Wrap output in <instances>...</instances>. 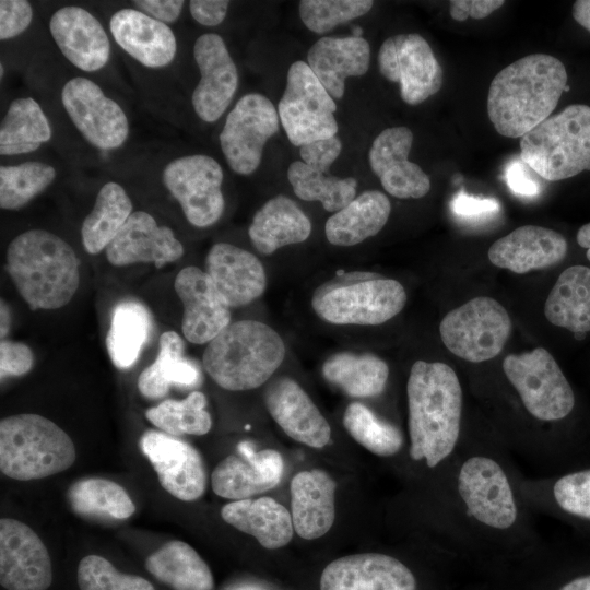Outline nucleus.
<instances>
[{"mask_svg": "<svg viewBox=\"0 0 590 590\" xmlns=\"http://www.w3.org/2000/svg\"><path fill=\"white\" fill-rule=\"evenodd\" d=\"M343 426L358 445L377 457L394 458L403 455L405 438L402 430L361 402H352L346 406Z\"/></svg>", "mask_w": 590, "mask_h": 590, "instance_id": "nucleus-42", "label": "nucleus"}, {"mask_svg": "<svg viewBox=\"0 0 590 590\" xmlns=\"http://www.w3.org/2000/svg\"><path fill=\"white\" fill-rule=\"evenodd\" d=\"M152 327L151 314L141 303L123 300L116 305L106 335V347L117 368H130L138 361Z\"/></svg>", "mask_w": 590, "mask_h": 590, "instance_id": "nucleus-38", "label": "nucleus"}, {"mask_svg": "<svg viewBox=\"0 0 590 590\" xmlns=\"http://www.w3.org/2000/svg\"><path fill=\"white\" fill-rule=\"evenodd\" d=\"M34 364L32 350L24 343L10 340H1L0 343V375L3 380L7 377H20L26 375Z\"/></svg>", "mask_w": 590, "mask_h": 590, "instance_id": "nucleus-49", "label": "nucleus"}, {"mask_svg": "<svg viewBox=\"0 0 590 590\" xmlns=\"http://www.w3.org/2000/svg\"><path fill=\"white\" fill-rule=\"evenodd\" d=\"M311 233V222L300 208L286 196L269 199L253 215L248 228L249 238L262 255L305 241Z\"/></svg>", "mask_w": 590, "mask_h": 590, "instance_id": "nucleus-32", "label": "nucleus"}, {"mask_svg": "<svg viewBox=\"0 0 590 590\" xmlns=\"http://www.w3.org/2000/svg\"><path fill=\"white\" fill-rule=\"evenodd\" d=\"M377 59L381 75L399 83L400 96L409 105L423 103L442 86V69L420 34H398L387 38Z\"/></svg>", "mask_w": 590, "mask_h": 590, "instance_id": "nucleus-14", "label": "nucleus"}, {"mask_svg": "<svg viewBox=\"0 0 590 590\" xmlns=\"http://www.w3.org/2000/svg\"><path fill=\"white\" fill-rule=\"evenodd\" d=\"M174 287L184 305L181 330L189 342L208 344L231 323V307L205 271L184 268Z\"/></svg>", "mask_w": 590, "mask_h": 590, "instance_id": "nucleus-20", "label": "nucleus"}, {"mask_svg": "<svg viewBox=\"0 0 590 590\" xmlns=\"http://www.w3.org/2000/svg\"><path fill=\"white\" fill-rule=\"evenodd\" d=\"M56 178V169L32 161L0 167V206L17 210L43 192Z\"/></svg>", "mask_w": 590, "mask_h": 590, "instance_id": "nucleus-45", "label": "nucleus"}, {"mask_svg": "<svg viewBox=\"0 0 590 590\" xmlns=\"http://www.w3.org/2000/svg\"><path fill=\"white\" fill-rule=\"evenodd\" d=\"M62 105L75 128L94 146L113 150L129 134L125 111L93 81L76 76L61 92Z\"/></svg>", "mask_w": 590, "mask_h": 590, "instance_id": "nucleus-15", "label": "nucleus"}, {"mask_svg": "<svg viewBox=\"0 0 590 590\" xmlns=\"http://www.w3.org/2000/svg\"><path fill=\"white\" fill-rule=\"evenodd\" d=\"M522 475L497 434L467 432L450 463L428 481L424 518L433 542L482 560L540 554L544 541L521 494Z\"/></svg>", "mask_w": 590, "mask_h": 590, "instance_id": "nucleus-1", "label": "nucleus"}, {"mask_svg": "<svg viewBox=\"0 0 590 590\" xmlns=\"http://www.w3.org/2000/svg\"><path fill=\"white\" fill-rule=\"evenodd\" d=\"M229 1L223 0H191L189 10L196 22L205 26L221 24L227 13Z\"/></svg>", "mask_w": 590, "mask_h": 590, "instance_id": "nucleus-54", "label": "nucleus"}, {"mask_svg": "<svg viewBox=\"0 0 590 590\" xmlns=\"http://www.w3.org/2000/svg\"><path fill=\"white\" fill-rule=\"evenodd\" d=\"M352 30H353V31H352V36H354V37H362L363 30H362L359 26H357V25L354 26V25H353V26H352Z\"/></svg>", "mask_w": 590, "mask_h": 590, "instance_id": "nucleus-60", "label": "nucleus"}, {"mask_svg": "<svg viewBox=\"0 0 590 590\" xmlns=\"http://www.w3.org/2000/svg\"><path fill=\"white\" fill-rule=\"evenodd\" d=\"M324 379L353 398L381 394L389 378V366L373 354L340 352L322 365Z\"/></svg>", "mask_w": 590, "mask_h": 590, "instance_id": "nucleus-37", "label": "nucleus"}, {"mask_svg": "<svg viewBox=\"0 0 590 590\" xmlns=\"http://www.w3.org/2000/svg\"><path fill=\"white\" fill-rule=\"evenodd\" d=\"M132 214V202L122 186L106 182L98 191L92 211L82 223V244L88 253L105 250Z\"/></svg>", "mask_w": 590, "mask_h": 590, "instance_id": "nucleus-39", "label": "nucleus"}, {"mask_svg": "<svg viewBox=\"0 0 590 590\" xmlns=\"http://www.w3.org/2000/svg\"><path fill=\"white\" fill-rule=\"evenodd\" d=\"M369 62L370 46L363 37H322L307 54V64L334 99L343 97L345 80L364 75Z\"/></svg>", "mask_w": 590, "mask_h": 590, "instance_id": "nucleus-30", "label": "nucleus"}, {"mask_svg": "<svg viewBox=\"0 0 590 590\" xmlns=\"http://www.w3.org/2000/svg\"><path fill=\"white\" fill-rule=\"evenodd\" d=\"M5 269L33 310L61 308L80 284L79 259L73 248L44 229L26 231L11 240Z\"/></svg>", "mask_w": 590, "mask_h": 590, "instance_id": "nucleus-4", "label": "nucleus"}, {"mask_svg": "<svg viewBox=\"0 0 590 590\" xmlns=\"http://www.w3.org/2000/svg\"><path fill=\"white\" fill-rule=\"evenodd\" d=\"M204 264V271L231 308L250 304L266 290L267 275L261 261L235 245L214 244Z\"/></svg>", "mask_w": 590, "mask_h": 590, "instance_id": "nucleus-26", "label": "nucleus"}, {"mask_svg": "<svg viewBox=\"0 0 590 590\" xmlns=\"http://www.w3.org/2000/svg\"><path fill=\"white\" fill-rule=\"evenodd\" d=\"M374 5L370 0H303L298 13L311 32L324 34L335 26L366 14Z\"/></svg>", "mask_w": 590, "mask_h": 590, "instance_id": "nucleus-46", "label": "nucleus"}, {"mask_svg": "<svg viewBox=\"0 0 590 590\" xmlns=\"http://www.w3.org/2000/svg\"><path fill=\"white\" fill-rule=\"evenodd\" d=\"M511 327V319L499 302L477 296L450 310L439 324V333L453 355L470 363H483L502 352Z\"/></svg>", "mask_w": 590, "mask_h": 590, "instance_id": "nucleus-9", "label": "nucleus"}, {"mask_svg": "<svg viewBox=\"0 0 590 590\" xmlns=\"http://www.w3.org/2000/svg\"><path fill=\"white\" fill-rule=\"evenodd\" d=\"M205 396L194 390L182 400L167 399L145 411V417L161 432L174 437L202 436L210 432L212 417Z\"/></svg>", "mask_w": 590, "mask_h": 590, "instance_id": "nucleus-44", "label": "nucleus"}, {"mask_svg": "<svg viewBox=\"0 0 590 590\" xmlns=\"http://www.w3.org/2000/svg\"><path fill=\"white\" fill-rule=\"evenodd\" d=\"M284 357L285 344L273 328L257 320H239L206 344L202 364L221 388L246 391L266 384Z\"/></svg>", "mask_w": 590, "mask_h": 590, "instance_id": "nucleus-5", "label": "nucleus"}, {"mask_svg": "<svg viewBox=\"0 0 590 590\" xmlns=\"http://www.w3.org/2000/svg\"><path fill=\"white\" fill-rule=\"evenodd\" d=\"M139 446L167 493L184 502H194L203 496L208 472L202 456L193 446L153 429L143 433Z\"/></svg>", "mask_w": 590, "mask_h": 590, "instance_id": "nucleus-16", "label": "nucleus"}, {"mask_svg": "<svg viewBox=\"0 0 590 590\" xmlns=\"http://www.w3.org/2000/svg\"><path fill=\"white\" fill-rule=\"evenodd\" d=\"M521 160L556 181L590 169V107L573 104L520 138Z\"/></svg>", "mask_w": 590, "mask_h": 590, "instance_id": "nucleus-8", "label": "nucleus"}, {"mask_svg": "<svg viewBox=\"0 0 590 590\" xmlns=\"http://www.w3.org/2000/svg\"><path fill=\"white\" fill-rule=\"evenodd\" d=\"M146 570L174 590H213L212 571L188 543L173 540L145 559Z\"/></svg>", "mask_w": 590, "mask_h": 590, "instance_id": "nucleus-36", "label": "nucleus"}, {"mask_svg": "<svg viewBox=\"0 0 590 590\" xmlns=\"http://www.w3.org/2000/svg\"><path fill=\"white\" fill-rule=\"evenodd\" d=\"M223 177L217 161L205 154L173 160L162 174L165 187L180 204L187 221L197 227L211 226L222 216Z\"/></svg>", "mask_w": 590, "mask_h": 590, "instance_id": "nucleus-12", "label": "nucleus"}, {"mask_svg": "<svg viewBox=\"0 0 590 590\" xmlns=\"http://www.w3.org/2000/svg\"><path fill=\"white\" fill-rule=\"evenodd\" d=\"M67 500L74 514L94 520H125L135 506L126 489L103 477L81 479L69 487Z\"/></svg>", "mask_w": 590, "mask_h": 590, "instance_id": "nucleus-40", "label": "nucleus"}, {"mask_svg": "<svg viewBox=\"0 0 590 590\" xmlns=\"http://www.w3.org/2000/svg\"><path fill=\"white\" fill-rule=\"evenodd\" d=\"M279 114L262 94L244 95L228 113L220 134L223 155L231 169L250 175L260 165L268 140L279 130Z\"/></svg>", "mask_w": 590, "mask_h": 590, "instance_id": "nucleus-13", "label": "nucleus"}, {"mask_svg": "<svg viewBox=\"0 0 590 590\" xmlns=\"http://www.w3.org/2000/svg\"><path fill=\"white\" fill-rule=\"evenodd\" d=\"M406 458L430 481L461 447L463 390L457 373L442 362L416 361L406 381Z\"/></svg>", "mask_w": 590, "mask_h": 590, "instance_id": "nucleus-2", "label": "nucleus"}, {"mask_svg": "<svg viewBox=\"0 0 590 590\" xmlns=\"http://www.w3.org/2000/svg\"><path fill=\"white\" fill-rule=\"evenodd\" d=\"M75 461L70 436L38 414L24 413L0 422V469L17 481L44 479L69 469Z\"/></svg>", "mask_w": 590, "mask_h": 590, "instance_id": "nucleus-6", "label": "nucleus"}, {"mask_svg": "<svg viewBox=\"0 0 590 590\" xmlns=\"http://www.w3.org/2000/svg\"><path fill=\"white\" fill-rule=\"evenodd\" d=\"M11 326V314L8 308V306L1 302V338H3L8 334Z\"/></svg>", "mask_w": 590, "mask_h": 590, "instance_id": "nucleus-59", "label": "nucleus"}, {"mask_svg": "<svg viewBox=\"0 0 590 590\" xmlns=\"http://www.w3.org/2000/svg\"><path fill=\"white\" fill-rule=\"evenodd\" d=\"M235 590H255V589L249 586H241V587L236 588Z\"/></svg>", "mask_w": 590, "mask_h": 590, "instance_id": "nucleus-62", "label": "nucleus"}, {"mask_svg": "<svg viewBox=\"0 0 590 590\" xmlns=\"http://www.w3.org/2000/svg\"><path fill=\"white\" fill-rule=\"evenodd\" d=\"M403 285L371 272H347L318 286L311 298L315 312L333 324L376 326L405 306Z\"/></svg>", "mask_w": 590, "mask_h": 590, "instance_id": "nucleus-7", "label": "nucleus"}, {"mask_svg": "<svg viewBox=\"0 0 590 590\" xmlns=\"http://www.w3.org/2000/svg\"><path fill=\"white\" fill-rule=\"evenodd\" d=\"M33 9L25 0L0 1V39L13 38L23 33L31 24Z\"/></svg>", "mask_w": 590, "mask_h": 590, "instance_id": "nucleus-48", "label": "nucleus"}, {"mask_svg": "<svg viewBox=\"0 0 590 590\" xmlns=\"http://www.w3.org/2000/svg\"><path fill=\"white\" fill-rule=\"evenodd\" d=\"M184 3L181 0L133 1L134 7L139 11L165 24L173 23L179 17Z\"/></svg>", "mask_w": 590, "mask_h": 590, "instance_id": "nucleus-55", "label": "nucleus"}, {"mask_svg": "<svg viewBox=\"0 0 590 590\" xmlns=\"http://www.w3.org/2000/svg\"><path fill=\"white\" fill-rule=\"evenodd\" d=\"M391 213V203L378 190H366L326 222L327 240L341 247L357 245L377 235Z\"/></svg>", "mask_w": 590, "mask_h": 590, "instance_id": "nucleus-33", "label": "nucleus"}, {"mask_svg": "<svg viewBox=\"0 0 590 590\" xmlns=\"http://www.w3.org/2000/svg\"><path fill=\"white\" fill-rule=\"evenodd\" d=\"M51 138V128L39 104L31 98L11 102L0 128V154L31 153Z\"/></svg>", "mask_w": 590, "mask_h": 590, "instance_id": "nucleus-41", "label": "nucleus"}, {"mask_svg": "<svg viewBox=\"0 0 590 590\" xmlns=\"http://www.w3.org/2000/svg\"><path fill=\"white\" fill-rule=\"evenodd\" d=\"M76 580L80 590H155L145 578L123 574L98 555H87L80 560Z\"/></svg>", "mask_w": 590, "mask_h": 590, "instance_id": "nucleus-47", "label": "nucleus"}, {"mask_svg": "<svg viewBox=\"0 0 590 590\" xmlns=\"http://www.w3.org/2000/svg\"><path fill=\"white\" fill-rule=\"evenodd\" d=\"M548 322L571 331H590V268L565 269L552 287L544 305Z\"/></svg>", "mask_w": 590, "mask_h": 590, "instance_id": "nucleus-35", "label": "nucleus"}, {"mask_svg": "<svg viewBox=\"0 0 590 590\" xmlns=\"http://www.w3.org/2000/svg\"><path fill=\"white\" fill-rule=\"evenodd\" d=\"M412 143L408 127H390L375 138L368 153L373 173L384 189L399 199H420L430 189L427 174L408 158Z\"/></svg>", "mask_w": 590, "mask_h": 590, "instance_id": "nucleus-21", "label": "nucleus"}, {"mask_svg": "<svg viewBox=\"0 0 590 590\" xmlns=\"http://www.w3.org/2000/svg\"><path fill=\"white\" fill-rule=\"evenodd\" d=\"M574 20L590 33V0H578L573 4Z\"/></svg>", "mask_w": 590, "mask_h": 590, "instance_id": "nucleus-57", "label": "nucleus"}, {"mask_svg": "<svg viewBox=\"0 0 590 590\" xmlns=\"http://www.w3.org/2000/svg\"><path fill=\"white\" fill-rule=\"evenodd\" d=\"M335 481L323 470H305L291 481L294 532L304 540L327 534L335 519Z\"/></svg>", "mask_w": 590, "mask_h": 590, "instance_id": "nucleus-28", "label": "nucleus"}, {"mask_svg": "<svg viewBox=\"0 0 590 590\" xmlns=\"http://www.w3.org/2000/svg\"><path fill=\"white\" fill-rule=\"evenodd\" d=\"M105 253L108 262L116 267L144 262L162 268L180 259L184 247L172 228L160 226L148 212L135 211L106 247Z\"/></svg>", "mask_w": 590, "mask_h": 590, "instance_id": "nucleus-24", "label": "nucleus"}, {"mask_svg": "<svg viewBox=\"0 0 590 590\" xmlns=\"http://www.w3.org/2000/svg\"><path fill=\"white\" fill-rule=\"evenodd\" d=\"M287 179L299 199L318 201L328 212L340 211L356 196L355 178L335 177L312 168L303 161H295L288 166Z\"/></svg>", "mask_w": 590, "mask_h": 590, "instance_id": "nucleus-43", "label": "nucleus"}, {"mask_svg": "<svg viewBox=\"0 0 590 590\" xmlns=\"http://www.w3.org/2000/svg\"><path fill=\"white\" fill-rule=\"evenodd\" d=\"M0 70H1L0 75L3 76V66L2 64L0 66Z\"/></svg>", "mask_w": 590, "mask_h": 590, "instance_id": "nucleus-63", "label": "nucleus"}, {"mask_svg": "<svg viewBox=\"0 0 590 590\" xmlns=\"http://www.w3.org/2000/svg\"><path fill=\"white\" fill-rule=\"evenodd\" d=\"M342 143L338 137L321 139L299 148V154L308 166L329 173L331 165L338 158Z\"/></svg>", "mask_w": 590, "mask_h": 590, "instance_id": "nucleus-51", "label": "nucleus"}, {"mask_svg": "<svg viewBox=\"0 0 590 590\" xmlns=\"http://www.w3.org/2000/svg\"><path fill=\"white\" fill-rule=\"evenodd\" d=\"M568 245L565 237L538 225H523L497 239L488 249L492 264L523 274L563 261Z\"/></svg>", "mask_w": 590, "mask_h": 590, "instance_id": "nucleus-27", "label": "nucleus"}, {"mask_svg": "<svg viewBox=\"0 0 590 590\" xmlns=\"http://www.w3.org/2000/svg\"><path fill=\"white\" fill-rule=\"evenodd\" d=\"M576 239L580 247L587 249L586 256L590 261V223L582 225L578 229Z\"/></svg>", "mask_w": 590, "mask_h": 590, "instance_id": "nucleus-58", "label": "nucleus"}, {"mask_svg": "<svg viewBox=\"0 0 590 590\" xmlns=\"http://www.w3.org/2000/svg\"><path fill=\"white\" fill-rule=\"evenodd\" d=\"M320 590H418L414 570L400 557L366 552L337 558L321 573Z\"/></svg>", "mask_w": 590, "mask_h": 590, "instance_id": "nucleus-17", "label": "nucleus"}, {"mask_svg": "<svg viewBox=\"0 0 590 590\" xmlns=\"http://www.w3.org/2000/svg\"><path fill=\"white\" fill-rule=\"evenodd\" d=\"M221 517L267 550L287 545L294 534L291 512L271 497L233 500L222 507Z\"/></svg>", "mask_w": 590, "mask_h": 590, "instance_id": "nucleus-31", "label": "nucleus"}, {"mask_svg": "<svg viewBox=\"0 0 590 590\" xmlns=\"http://www.w3.org/2000/svg\"><path fill=\"white\" fill-rule=\"evenodd\" d=\"M505 4L504 0H451L449 2L450 16L458 21L468 17L482 20Z\"/></svg>", "mask_w": 590, "mask_h": 590, "instance_id": "nucleus-53", "label": "nucleus"}, {"mask_svg": "<svg viewBox=\"0 0 590 590\" xmlns=\"http://www.w3.org/2000/svg\"><path fill=\"white\" fill-rule=\"evenodd\" d=\"M198 365L184 355V342L175 331H165L160 338L155 361L138 378V389L148 399L165 397L172 386L193 388L200 385Z\"/></svg>", "mask_w": 590, "mask_h": 590, "instance_id": "nucleus-34", "label": "nucleus"}, {"mask_svg": "<svg viewBox=\"0 0 590 590\" xmlns=\"http://www.w3.org/2000/svg\"><path fill=\"white\" fill-rule=\"evenodd\" d=\"M337 104L304 61L291 64L278 105L280 121L295 146L334 137L339 127Z\"/></svg>", "mask_w": 590, "mask_h": 590, "instance_id": "nucleus-10", "label": "nucleus"}, {"mask_svg": "<svg viewBox=\"0 0 590 590\" xmlns=\"http://www.w3.org/2000/svg\"><path fill=\"white\" fill-rule=\"evenodd\" d=\"M564 63L551 55L522 57L500 70L487 94V115L495 130L521 138L547 119L568 91Z\"/></svg>", "mask_w": 590, "mask_h": 590, "instance_id": "nucleus-3", "label": "nucleus"}, {"mask_svg": "<svg viewBox=\"0 0 590 590\" xmlns=\"http://www.w3.org/2000/svg\"><path fill=\"white\" fill-rule=\"evenodd\" d=\"M115 42L132 58L148 68L169 64L177 51L173 31L145 13L134 9H122L109 21Z\"/></svg>", "mask_w": 590, "mask_h": 590, "instance_id": "nucleus-29", "label": "nucleus"}, {"mask_svg": "<svg viewBox=\"0 0 590 590\" xmlns=\"http://www.w3.org/2000/svg\"><path fill=\"white\" fill-rule=\"evenodd\" d=\"M531 170L522 160L508 163L505 169V179L514 193L530 198L540 193V185L532 177Z\"/></svg>", "mask_w": 590, "mask_h": 590, "instance_id": "nucleus-52", "label": "nucleus"}, {"mask_svg": "<svg viewBox=\"0 0 590 590\" xmlns=\"http://www.w3.org/2000/svg\"><path fill=\"white\" fill-rule=\"evenodd\" d=\"M239 455L225 457L213 470V492L223 498L240 500L274 488L281 481L284 461L274 449L252 451L246 442L238 446Z\"/></svg>", "mask_w": 590, "mask_h": 590, "instance_id": "nucleus-23", "label": "nucleus"}, {"mask_svg": "<svg viewBox=\"0 0 590 590\" xmlns=\"http://www.w3.org/2000/svg\"><path fill=\"white\" fill-rule=\"evenodd\" d=\"M52 582L47 547L24 522L0 520V583L7 590H46Z\"/></svg>", "mask_w": 590, "mask_h": 590, "instance_id": "nucleus-18", "label": "nucleus"}, {"mask_svg": "<svg viewBox=\"0 0 590 590\" xmlns=\"http://www.w3.org/2000/svg\"><path fill=\"white\" fill-rule=\"evenodd\" d=\"M520 491L535 514L562 521L590 542V460L551 474H523Z\"/></svg>", "mask_w": 590, "mask_h": 590, "instance_id": "nucleus-11", "label": "nucleus"}, {"mask_svg": "<svg viewBox=\"0 0 590 590\" xmlns=\"http://www.w3.org/2000/svg\"><path fill=\"white\" fill-rule=\"evenodd\" d=\"M554 590H590V558L576 563L556 581Z\"/></svg>", "mask_w": 590, "mask_h": 590, "instance_id": "nucleus-56", "label": "nucleus"}, {"mask_svg": "<svg viewBox=\"0 0 590 590\" xmlns=\"http://www.w3.org/2000/svg\"><path fill=\"white\" fill-rule=\"evenodd\" d=\"M193 57L201 78L192 106L203 121L217 120L229 106L238 86V72L223 38L215 33L199 36Z\"/></svg>", "mask_w": 590, "mask_h": 590, "instance_id": "nucleus-19", "label": "nucleus"}, {"mask_svg": "<svg viewBox=\"0 0 590 590\" xmlns=\"http://www.w3.org/2000/svg\"><path fill=\"white\" fill-rule=\"evenodd\" d=\"M586 334L587 333L579 332V333H574V337L576 340H583L586 338Z\"/></svg>", "mask_w": 590, "mask_h": 590, "instance_id": "nucleus-61", "label": "nucleus"}, {"mask_svg": "<svg viewBox=\"0 0 590 590\" xmlns=\"http://www.w3.org/2000/svg\"><path fill=\"white\" fill-rule=\"evenodd\" d=\"M50 34L62 55L78 69H102L110 55V43L99 21L76 5L57 10L49 22Z\"/></svg>", "mask_w": 590, "mask_h": 590, "instance_id": "nucleus-25", "label": "nucleus"}, {"mask_svg": "<svg viewBox=\"0 0 590 590\" xmlns=\"http://www.w3.org/2000/svg\"><path fill=\"white\" fill-rule=\"evenodd\" d=\"M450 208L460 219L481 221L498 213L500 205L495 198L470 196L461 190L453 196Z\"/></svg>", "mask_w": 590, "mask_h": 590, "instance_id": "nucleus-50", "label": "nucleus"}, {"mask_svg": "<svg viewBox=\"0 0 590 590\" xmlns=\"http://www.w3.org/2000/svg\"><path fill=\"white\" fill-rule=\"evenodd\" d=\"M266 408L292 439L315 449L326 447L331 427L307 392L290 377L273 380L263 394Z\"/></svg>", "mask_w": 590, "mask_h": 590, "instance_id": "nucleus-22", "label": "nucleus"}]
</instances>
